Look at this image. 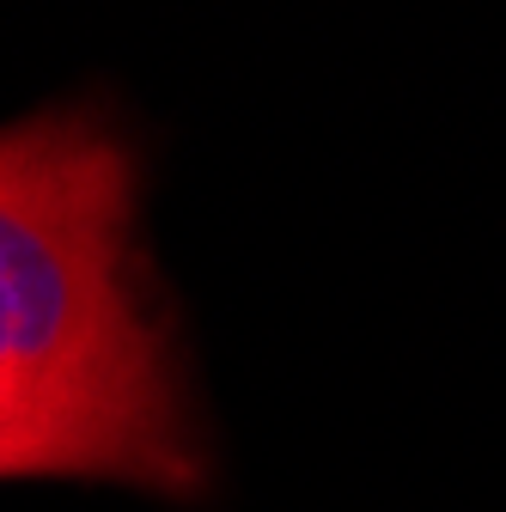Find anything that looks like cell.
<instances>
[{
    "mask_svg": "<svg viewBox=\"0 0 506 512\" xmlns=\"http://www.w3.org/2000/svg\"><path fill=\"white\" fill-rule=\"evenodd\" d=\"M0 476H110V482L171 488V494L189 488L129 433L43 409V403H13V397H0Z\"/></svg>",
    "mask_w": 506,
    "mask_h": 512,
    "instance_id": "obj_2",
    "label": "cell"
},
{
    "mask_svg": "<svg viewBox=\"0 0 506 512\" xmlns=\"http://www.w3.org/2000/svg\"><path fill=\"white\" fill-rule=\"evenodd\" d=\"M135 159L92 116L0 128V397L129 433L196 488L165 336L129 275Z\"/></svg>",
    "mask_w": 506,
    "mask_h": 512,
    "instance_id": "obj_1",
    "label": "cell"
}]
</instances>
